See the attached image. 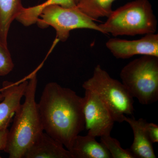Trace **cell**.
<instances>
[{
  "label": "cell",
  "instance_id": "cell-1",
  "mask_svg": "<svg viewBox=\"0 0 158 158\" xmlns=\"http://www.w3.org/2000/svg\"><path fill=\"white\" fill-rule=\"evenodd\" d=\"M37 106L44 131L69 149L85 128L83 97L70 88L50 82Z\"/></svg>",
  "mask_w": 158,
  "mask_h": 158
},
{
  "label": "cell",
  "instance_id": "cell-12",
  "mask_svg": "<svg viewBox=\"0 0 158 158\" xmlns=\"http://www.w3.org/2000/svg\"><path fill=\"white\" fill-rule=\"evenodd\" d=\"M95 138L88 134L76 136L68 149L73 158H111L108 150L101 143L98 142Z\"/></svg>",
  "mask_w": 158,
  "mask_h": 158
},
{
  "label": "cell",
  "instance_id": "cell-9",
  "mask_svg": "<svg viewBox=\"0 0 158 158\" xmlns=\"http://www.w3.org/2000/svg\"><path fill=\"white\" fill-rule=\"evenodd\" d=\"M28 78L29 76L17 82H3L1 89L4 98L0 102V131L8 128L11 118L21 104Z\"/></svg>",
  "mask_w": 158,
  "mask_h": 158
},
{
  "label": "cell",
  "instance_id": "cell-15",
  "mask_svg": "<svg viewBox=\"0 0 158 158\" xmlns=\"http://www.w3.org/2000/svg\"><path fill=\"white\" fill-rule=\"evenodd\" d=\"M52 5H58L66 8H74L77 6L74 0H47L40 5L25 8L22 14L23 21L28 25L36 23L43 10L48 6Z\"/></svg>",
  "mask_w": 158,
  "mask_h": 158
},
{
  "label": "cell",
  "instance_id": "cell-7",
  "mask_svg": "<svg viewBox=\"0 0 158 158\" xmlns=\"http://www.w3.org/2000/svg\"><path fill=\"white\" fill-rule=\"evenodd\" d=\"M84 114L88 135L96 137L110 135L115 122L107 106L93 91L85 90Z\"/></svg>",
  "mask_w": 158,
  "mask_h": 158
},
{
  "label": "cell",
  "instance_id": "cell-10",
  "mask_svg": "<svg viewBox=\"0 0 158 158\" xmlns=\"http://www.w3.org/2000/svg\"><path fill=\"white\" fill-rule=\"evenodd\" d=\"M64 145L47 133H41L23 158H73Z\"/></svg>",
  "mask_w": 158,
  "mask_h": 158
},
{
  "label": "cell",
  "instance_id": "cell-21",
  "mask_svg": "<svg viewBox=\"0 0 158 158\" xmlns=\"http://www.w3.org/2000/svg\"><path fill=\"white\" fill-rule=\"evenodd\" d=\"M75 2V3H76V5L77 3L78 2V0H74Z\"/></svg>",
  "mask_w": 158,
  "mask_h": 158
},
{
  "label": "cell",
  "instance_id": "cell-16",
  "mask_svg": "<svg viewBox=\"0 0 158 158\" xmlns=\"http://www.w3.org/2000/svg\"><path fill=\"white\" fill-rule=\"evenodd\" d=\"M102 143L110 153L111 158H136L129 149H125L120 145L119 141L111 135L101 137Z\"/></svg>",
  "mask_w": 158,
  "mask_h": 158
},
{
  "label": "cell",
  "instance_id": "cell-8",
  "mask_svg": "<svg viewBox=\"0 0 158 158\" xmlns=\"http://www.w3.org/2000/svg\"><path fill=\"white\" fill-rule=\"evenodd\" d=\"M106 45L116 59H129L136 55L158 57V34L155 33L135 40L110 38Z\"/></svg>",
  "mask_w": 158,
  "mask_h": 158
},
{
  "label": "cell",
  "instance_id": "cell-2",
  "mask_svg": "<svg viewBox=\"0 0 158 158\" xmlns=\"http://www.w3.org/2000/svg\"><path fill=\"white\" fill-rule=\"evenodd\" d=\"M37 71L29 76L24 101L15 113L13 123L8 131L4 151L10 158H23L29 148L44 132L36 101Z\"/></svg>",
  "mask_w": 158,
  "mask_h": 158
},
{
  "label": "cell",
  "instance_id": "cell-13",
  "mask_svg": "<svg viewBox=\"0 0 158 158\" xmlns=\"http://www.w3.org/2000/svg\"><path fill=\"white\" fill-rule=\"evenodd\" d=\"M23 8L21 0H0V41L4 45L8 46L10 27Z\"/></svg>",
  "mask_w": 158,
  "mask_h": 158
},
{
  "label": "cell",
  "instance_id": "cell-11",
  "mask_svg": "<svg viewBox=\"0 0 158 158\" xmlns=\"http://www.w3.org/2000/svg\"><path fill=\"white\" fill-rule=\"evenodd\" d=\"M123 121L127 123L132 130L134 139L129 149L136 158H156L152 143L145 131L146 120L142 118L137 120L125 116Z\"/></svg>",
  "mask_w": 158,
  "mask_h": 158
},
{
  "label": "cell",
  "instance_id": "cell-14",
  "mask_svg": "<svg viewBox=\"0 0 158 158\" xmlns=\"http://www.w3.org/2000/svg\"><path fill=\"white\" fill-rule=\"evenodd\" d=\"M116 0H78L77 7L93 20L108 17L113 12L112 5Z\"/></svg>",
  "mask_w": 158,
  "mask_h": 158
},
{
  "label": "cell",
  "instance_id": "cell-19",
  "mask_svg": "<svg viewBox=\"0 0 158 158\" xmlns=\"http://www.w3.org/2000/svg\"><path fill=\"white\" fill-rule=\"evenodd\" d=\"M8 129H6L0 131V152L4 151L6 146L8 136ZM2 158L0 155V158Z\"/></svg>",
  "mask_w": 158,
  "mask_h": 158
},
{
  "label": "cell",
  "instance_id": "cell-4",
  "mask_svg": "<svg viewBox=\"0 0 158 158\" xmlns=\"http://www.w3.org/2000/svg\"><path fill=\"white\" fill-rule=\"evenodd\" d=\"M122 83L133 98L142 105L158 100V57L143 56L131 61L122 69Z\"/></svg>",
  "mask_w": 158,
  "mask_h": 158
},
{
  "label": "cell",
  "instance_id": "cell-3",
  "mask_svg": "<svg viewBox=\"0 0 158 158\" xmlns=\"http://www.w3.org/2000/svg\"><path fill=\"white\" fill-rule=\"evenodd\" d=\"M106 21L98 25L104 34L134 36L155 34L157 21L148 0H135L113 11Z\"/></svg>",
  "mask_w": 158,
  "mask_h": 158
},
{
  "label": "cell",
  "instance_id": "cell-18",
  "mask_svg": "<svg viewBox=\"0 0 158 158\" xmlns=\"http://www.w3.org/2000/svg\"><path fill=\"white\" fill-rule=\"evenodd\" d=\"M145 129L148 138L152 143L158 142V126L154 123H148L146 122Z\"/></svg>",
  "mask_w": 158,
  "mask_h": 158
},
{
  "label": "cell",
  "instance_id": "cell-20",
  "mask_svg": "<svg viewBox=\"0 0 158 158\" xmlns=\"http://www.w3.org/2000/svg\"><path fill=\"white\" fill-rule=\"evenodd\" d=\"M3 98H4V96H3V93H2V89L0 88V101H2Z\"/></svg>",
  "mask_w": 158,
  "mask_h": 158
},
{
  "label": "cell",
  "instance_id": "cell-6",
  "mask_svg": "<svg viewBox=\"0 0 158 158\" xmlns=\"http://www.w3.org/2000/svg\"><path fill=\"white\" fill-rule=\"evenodd\" d=\"M36 23L42 29L52 27L56 30L57 40L62 42L68 40L71 31L76 29H89L102 33L98 25L77 6L72 8L58 5L48 6L43 10Z\"/></svg>",
  "mask_w": 158,
  "mask_h": 158
},
{
  "label": "cell",
  "instance_id": "cell-17",
  "mask_svg": "<svg viewBox=\"0 0 158 158\" xmlns=\"http://www.w3.org/2000/svg\"><path fill=\"white\" fill-rule=\"evenodd\" d=\"M14 64L8 46L0 41V76H5L13 70Z\"/></svg>",
  "mask_w": 158,
  "mask_h": 158
},
{
  "label": "cell",
  "instance_id": "cell-5",
  "mask_svg": "<svg viewBox=\"0 0 158 158\" xmlns=\"http://www.w3.org/2000/svg\"><path fill=\"white\" fill-rule=\"evenodd\" d=\"M82 87L98 95L115 122H123L124 116L134 114V98L122 83L110 77L100 65L94 68L93 75L83 83Z\"/></svg>",
  "mask_w": 158,
  "mask_h": 158
}]
</instances>
